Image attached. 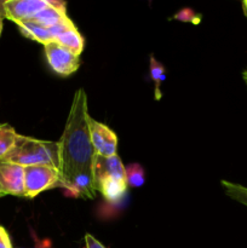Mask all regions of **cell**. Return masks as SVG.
Wrapping results in <instances>:
<instances>
[{
	"label": "cell",
	"mask_w": 247,
	"mask_h": 248,
	"mask_svg": "<svg viewBox=\"0 0 247 248\" xmlns=\"http://www.w3.org/2000/svg\"><path fill=\"white\" fill-rule=\"evenodd\" d=\"M87 97L82 89L73 99L64 132L58 140L60 148V186L68 195L93 199L96 196L94 161L96 152L90 137Z\"/></svg>",
	"instance_id": "obj_1"
},
{
	"label": "cell",
	"mask_w": 247,
	"mask_h": 248,
	"mask_svg": "<svg viewBox=\"0 0 247 248\" xmlns=\"http://www.w3.org/2000/svg\"><path fill=\"white\" fill-rule=\"evenodd\" d=\"M1 161L16 164L23 167L45 165L60 170L58 142L40 140L18 135L15 147Z\"/></svg>",
	"instance_id": "obj_2"
},
{
	"label": "cell",
	"mask_w": 247,
	"mask_h": 248,
	"mask_svg": "<svg viewBox=\"0 0 247 248\" xmlns=\"http://www.w3.org/2000/svg\"><path fill=\"white\" fill-rule=\"evenodd\" d=\"M61 173L56 167L36 165L24 167V188L26 198H35L43 191L60 186Z\"/></svg>",
	"instance_id": "obj_3"
},
{
	"label": "cell",
	"mask_w": 247,
	"mask_h": 248,
	"mask_svg": "<svg viewBox=\"0 0 247 248\" xmlns=\"http://www.w3.org/2000/svg\"><path fill=\"white\" fill-rule=\"evenodd\" d=\"M45 55L53 72L61 77H68L79 69V56L74 55L56 41L45 45Z\"/></svg>",
	"instance_id": "obj_4"
},
{
	"label": "cell",
	"mask_w": 247,
	"mask_h": 248,
	"mask_svg": "<svg viewBox=\"0 0 247 248\" xmlns=\"http://www.w3.org/2000/svg\"><path fill=\"white\" fill-rule=\"evenodd\" d=\"M89 127L92 147H93L96 154L103 157H110L116 155L118 137H116L115 132H113L108 126L98 123L92 118H90L89 120Z\"/></svg>",
	"instance_id": "obj_5"
},
{
	"label": "cell",
	"mask_w": 247,
	"mask_h": 248,
	"mask_svg": "<svg viewBox=\"0 0 247 248\" xmlns=\"http://www.w3.org/2000/svg\"><path fill=\"white\" fill-rule=\"evenodd\" d=\"M0 194L26 198L23 166L0 161Z\"/></svg>",
	"instance_id": "obj_6"
},
{
	"label": "cell",
	"mask_w": 247,
	"mask_h": 248,
	"mask_svg": "<svg viewBox=\"0 0 247 248\" xmlns=\"http://www.w3.org/2000/svg\"><path fill=\"white\" fill-rule=\"evenodd\" d=\"M46 6L47 0H7L4 1V16L18 26L29 21Z\"/></svg>",
	"instance_id": "obj_7"
},
{
	"label": "cell",
	"mask_w": 247,
	"mask_h": 248,
	"mask_svg": "<svg viewBox=\"0 0 247 248\" xmlns=\"http://www.w3.org/2000/svg\"><path fill=\"white\" fill-rule=\"evenodd\" d=\"M94 178L96 181L102 178H115L126 182V171L118 155L110 157H103L97 155L94 161Z\"/></svg>",
	"instance_id": "obj_8"
},
{
	"label": "cell",
	"mask_w": 247,
	"mask_h": 248,
	"mask_svg": "<svg viewBox=\"0 0 247 248\" xmlns=\"http://www.w3.org/2000/svg\"><path fill=\"white\" fill-rule=\"evenodd\" d=\"M127 188V183L115 178H102L96 181L97 191L103 195L108 202L116 203L124 198Z\"/></svg>",
	"instance_id": "obj_9"
},
{
	"label": "cell",
	"mask_w": 247,
	"mask_h": 248,
	"mask_svg": "<svg viewBox=\"0 0 247 248\" xmlns=\"http://www.w3.org/2000/svg\"><path fill=\"white\" fill-rule=\"evenodd\" d=\"M56 43H58L60 45L64 46L65 48L73 52L74 55L80 56V53L84 50V38L81 36V34L79 33V31L77 29V27L74 26V23H70L56 36L55 39Z\"/></svg>",
	"instance_id": "obj_10"
},
{
	"label": "cell",
	"mask_w": 247,
	"mask_h": 248,
	"mask_svg": "<svg viewBox=\"0 0 247 248\" xmlns=\"http://www.w3.org/2000/svg\"><path fill=\"white\" fill-rule=\"evenodd\" d=\"M18 28L26 38L38 41V43L43 44L44 46L55 41L48 28H45L41 24L36 23L35 21H26L23 23H19Z\"/></svg>",
	"instance_id": "obj_11"
},
{
	"label": "cell",
	"mask_w": 247,
	"mask_h": 248,
	"mask_svg": "<svg viewBox=\"0 0 247 248\" xmlns=\"http://www.w3.org/2000/svg\"><path fill=\"white\" fill-rule=\"evenodd\" d=\"M67 18V12H63L61 10L55 9L51 5H48L47 2V6L41 10V11H39L36 15H34L29 21H35L36 23L41 24L45 28H51V27L65 21Z\"/></svg>",
	"instance_id": "obj_12"
},
{
	"label": "cell",
	"mask_w": 247,
	"mask_h": 248,
	"mask_svg": "<svg viewBox=\"0 0 247 248\" xmlns=\"http://www.w3.org/2000/svg\"><path fill=\"white\" fill-rule=\"evenodd\" d=\"M18 133L12 126L7 124H0V161L9 154L15 147Z\"/></svg>",
	"instance_id": "obj_13"
},
{
	"label": "cell",
	"mask_w": 247,
	"mask_h": 248,
	"mask_svg": "<svg viewBox=\"0 0 247 248\" xmlns=\"http://www.w3.org/2000/svg\"><path fill=\"white\" fill-rule=\"evenodd\" d=\"M223 189H224L225 194H227L229 198H232V200L237 201V202L242 203V205L247 206V188L244 186H240V184L230 183V182L222 181Z\"/></svg>",
	"instance_id": "obj_14"
},
{
	"label": "cell",
	"mask_w": 247,
	"mask_h": 248,
	"mask_svg": "<svg viewBox=\"0 0 247 248\" xmlns=\"http://www.w3.org/2000/svg\"><path fill=\"white\" fill-rule=\"evenodd\" d=\"M126 171V183L127 186L138 188L142 186L145 182L144 170L139 164H131L125 169Z\"/></svg>",
	"instance_id": "obj_15"
},
{
	"label": "cell",
	"mask_w": 247,
	"mask_h": 248,
	"mask_svg": "<svg viewBox=\"0 0 247 248\" xmlns=\"http://www.w3.org/2000/svg\"><path fill=\"white\" fill-rule=\"evenodd\" d=\"M150 77L155 82V99L159 101L162 96L160 84L165 80V68L155 60L154 56H150Z\"/></svg>",
	"instance_id": "obj_16"
},
{
	"label": "cell",
	"mask_w": 247,
	"mask_h": 248,
	"mask_svg": "<svg viewBox=\"0 0 247 248\" xmlns=\"http://www.w3.org/2000/svg\"><path fill=\"white\" fill-rule=\"evenodd\" d=\"M174 18L178 19V21L183 22H194V23H198L200 21V17L198 15H195V12L191 9H183L178 12L177 15H174Z\"/></svg>",
	"instance_id": "obj_17"
},
{
	"label": "cell",
	"mask_w": 247,
	"mask_h": 248,
	"mask_svg": "<svg viewBox=\"0 0 247 248\" xmlns=\"http://www.w3.org/2000/svg\"><path fill=\"white\" fill-rule=\"evenodd\" d=\"M0 248H12L9 234L2 227H0Z\"/></svg>",
	"instance_id": "obj_18"
},
{
	"label": "cell",
	"mask_w": 247,
	"mask_h": 248,
	"mask_svg": "<svg viewBox=\"0 0 247 248\" xmlns=\"http://www.w3.org/2000/svg\"><path fill=\"white\" fill-rule=\"evenodd\" d=\"M85 242H86V248H106L97 239H94L92 235L87 234L85 236Z\"/></svg>",
	"instance_id": "obj_19"
},
{
	"label": "cell",
	"mask_w": 247,
	"mask_h": 248,
	"mask_svg": "<svg viewBox=\"0 0 247 248\" xmlns=\"http://www.w3.org/2000/svg\"><path fill=\"white\" fill-rule=\"evenodd\" d=\"M47 2H48V5H51V6L55 7V9L61 10V11H63V12H67V11H65L67 4H65L64 1H57V0H47Z\"/></svg>",
	"instance_id": "obj_20"
},
{
	"label": "cell",
	"mask_w": 247,
	"mask_h": 248,
	"mask_svg": "<svg viewBox=\"0 0 247 248\" xmlns=\"http://www.w3.org/2000/svg\"><path fill=\"white\" fill-rule=\"evenodd\" d=\"M4 17V1H0V35L2 31V18Z\"/></svg>",
	"instance_id": "obj_21"
},
{
	"label": "cell",
	"mask_w": 247,
	"mask_h": 248,
	"mask_svg": "<svg viewBox=\"0 0 247 248\" xmlns=\"http://www.w3.org/2000/svg\"><path fill=\"white\" fill-rule=\"evenodd\" d=\"M242 7H244L245 15H246V16H247V0H245V1L242 2Z\"/></svg>",
	"instance_id": "obj_22"
},
{
	"label": "cell",
	"mask_w": 247,
	"mask_h": 248,
	"mask_svg": "<svg viewBox=\"0 0 247 248\" xmlns=\"http://www.w3.org/2000/svg\"><path fill=\"white\" fill-rule=\"evenodd\" d=\"M242 78H244V80H245V82H246L247 84V69L245 70L244 73H242Z\"/></svg>",
	"instance_id": "obj_23"
},
{
	"label": "cell",
	"mask_w": 247,
	"mask_h": 248,
	"mask_svg": "<svg viewBox=\"0 0 247 248\" xmlns=\"http://www.w3.org/2000/svg\"><path fill=\"white\" fill-rule=\"evenodd\" d=\"M1 196H2V195H1V194H0V198H1Z\"/></svg>",
	"instance_id": "obj_24"
},
{
	"label": "cell",
	"mask_w": 247,
	"mask_h": 248,
	"mask_svg": "<svg viewBox=\"0 0 247 248\" xmlns=\"http://www.w3.org/2000/svg\"><path fill=\"white\" fill-rule=\"evenodd\" d=\"M35 248H36V247H35ZM38 248H41V247H38Z\"/></svg>",
	"instance_id": "obj_25"
}]
</instances>
